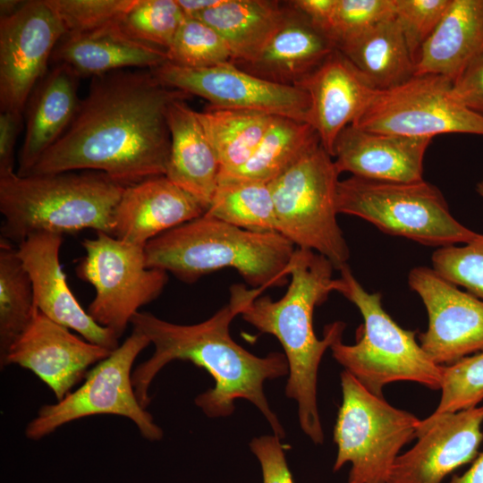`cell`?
<instances>
[{
  "label": "cell",
  "mask_w": 483,
  "mask_h": 483,
  "mask_svg": "<svg viewBox=\"0 0 483 483\" xmlns=\"http://www.w3.org/2000/svg\"><path fill=\"white\" fill-rule=\"evenodd\" d=\"M440 389L441 397L434 414L478 406L483 400V352L443 366Z\"/></svg>",
  "instance_id": "36"
},
{
  "label": "cell",
  "mask_w": 483,
  "mask_h": 483,
  "mask_svg": "<svg viewBox=\"0 0 483 483\" xmlns=\"http://www.w3.org/2000/svg\"><path fill=\"white\" fill-rule=\"evenodd\" d=\"M452 94L466 108L483 117V55L453 81Z\"/></svg>",
  "instance_id": "41"
},
{
  "label": "cell",
  "mask_w": 483,
  "mask_h": 483,
  "mask_svg": "<svg viewBox=\"0 0 483 483\" xmlns=\"http://www.w3.org/2000/svg\"><path fill=\"white\" fill-rule=\"evenodd\" d=\"M481 55L483 0H451L418 55L414 75H440L453 82Z\"/></svg>",
  "instance_id": "26"
},
{
  "label": "cell",
  "mask_w": 483,
  "mask_h": 483,
  "mask_svg": "<svg viewBox=\"0 0 483 483\" xmlns=\"http://www.w3.org/2000/svg\"><path fill=\"white\" fill-rule=\"evenodd\" d=\"M449 483H483V453L478 454L467 471L453 476Z\"/></svg>",
  "instance_id": "44"
},
{
  "label": "cell",
  "mask_w": 483,
  "mask_h": 483,
  "mask_svg": "<svg viewBox=\"0 0 483 483\" xmlns=\"http://www.w3.org/2000/svg\"><path fill=\"white\" fill-rule=\"evenodd\" d=\"M79 80L69 66L55 64L32 91L23 113L26 130L19 157V175H28L70 126L80 101Z\"/></svg>",
  "instance_id": "23"
},
{
  "label": "cell",
  "mask_w": 483,
  "mask_h": 483,
  "mask_svg": "<svg viewBox=\"0 0 483 483\" xmlns=\"http://www.w3.org/2000/svg\"><path fill=\"white\" fill-rule=\"evenodd\" d=\"M20 0H1L0 1V17L7 16L14 13L22 4Z\"/></svg>",
  "instance_id": "46"
},
{
  "label": "cell",
  "mask_w": 483,
  "mask_h": 483,
  "mask_svg": "<svg viewBox=\"0 0 483 483\" xmlns=\"http://www.w3.org/2000/svg\"><path fill=\"white\" fill-rule=\"evenodd\" d=\"M334 269L326 257L296 248L289 265L291 281L284 296L277 301L258 296L241 313L247 323L274 335L281 343L289 367L285 394L297 402L301 428L317 445L324 442L317 403L318 367L326 349L343 337L345 329L343 322H333L318 339L313 327L315 308L336 292Z\"/></svg>",
  "instance_id": "3"
},
{
  "label": "cell",
  "mask_w": 483,
  "mask_h": 483,
  "mask_svg": "<svg viewBox=\"0 0 483 483\" xmlns=\"http://www.w3.org/2000/svg\"><path fill=\"white\" fill-rule=\"evenodd\" d=\"M222 0H177L185 17L194 18L217 5Z\"/></svg>",
  "instance_id": "45"
},
{
  "label": "cell",
  "mask_w": 483,
  "mask_h": 483,
  "mask_svg": "<svg viewBox=\"0 0 483 483\" xmlns=\"http://www.w3.org/2000/svg\"><path fill=\"white\" fill-rule=\"evenodd\" d=\"M184 18L177 0H135L115 24L129 38L165 51Z\"/></svg>",
  "instance_id": "33"
},
{
  "label": "cell",
  "mask_w": 483,
  "mask_h": 483,
  "mask_svg": "<svg viewBox=\"0 0 483 483\" xmlns=\"http://www.w3.org/2000/svg\"><path fill=\"white\" fill-rule=\"evenodd\" d=\"M81 245L86 254L75 271L95 289L87 311L120 339L139 309L162 293L167 273L147 267L145 247L103 232L84 239Z\"/></svg>",
  "instance_id": "11"
},
{
  "label": "cell",
  "mask_w": 483,
  "mask_h": 483,
  "mask_svg": "<svg viewBox=\"0 0 483 483\" xmlns=\"http://www.w3.org/2000/svg\"><path fill=\"white\" fill-rule=\"evenodd\" d=\"M63 235L38 233L17 245V253L32 284L35 307L55 322L80 334L84 340L110 351L119 338L98 325L72 292L59 260Z\"/></svg>",
  "instance_id": "18"
},
{
  "label": "cell",
  "mask_w": 483,
  "mask_h": 483,
  "mask_svg": "<svg viewBox=\"0 0 483 483\" xmlns=\"http://www.w3.org/2000/svg\"><path fill=\"white\" fill-rule=\"evenodd\" d=\"M150 71L164 85L207 99L215 107L255 111L309 123L310 99L304 89L266 80L233 63L194 69L166 61Z\"/></svg>",
  "instance_id": "14"
},
{
  "label": "cell",
  "mask_w": 483,
  "mask_h": 483,
  "mask_svg": "<svg viewBox=\"0 0 483 483\" xmlns=\"http://www.w3.org/2000/svg\"><path fill=\"white\" fill-rule=\"evenodd\" d=\"M150 344L132 328L126 340L87 373L83 384L63 400L39 408L27 424L25 436L39 440L72 421L95 415H116L131 419L149 441L163 438L162 428L140 403L132 385V366Z\"/></svg>",
  "instance_id": "10"
},
{
  "label": "cell",
  "mask_w": 483,
  "mask_h": 483,
  "mask_svg": "<svg viewBox=\"0 0 483 483\" xmlns=\"http://www.w3.org/2000/svg\"><path fill=\"white\" fill-rule=\"evenodd\" d=\"M408 284L428 313V328L419 343L433 361L449 366L483 352V301L428 267L412 268Z\"/></svg>",
  "instance_id": "15"
},
{
  "label": "cell",
  "mask_w": 483,
  "mask_h": 483,
  "mask_svg": "<svg viewBox=\"0 0 483 483\" xmlns=\"http://www.w3.org/2000/svg\"><path fill=\"white\" fill-rule=\"evenodd\" d=\"M23 114L0 112V174L14 171V147L22 128Z\"/></svg>",
  "instance_id": "42"
},
{
  "label": "cell",
  "mask_w": 483,
  "mask_h": 483,
  "mask_svg": "<svg viewBox=\"0 0 483 483\" xmlns=\"http://www.w3.org/2000/svg\"><path fill=\"white\" fill-rule=\"evenodd\" d=\"M296 87L309 94V123L332 157L338 135L356 121L377 90L336 48Z\"/></svg>",
  "instance_id": "20"
},
{
  "label": "cell",
  "mask_w": 483,
  "mask_h": 483,
  "mask_svg": "<svg viewBox=\"0 0 483 483\" xmlns=\"http://www.w3.org/2000/svg\"><path fill=\"white\" fill-rule=\"evenodd\" d=\"M112 352L73 335L36 308L31 321L0 359V365H18L30 370L58 402L85 378L89 367Z\"/></svg>",
  "instance_id": "17"
},
{
  "label": "cell",
  "mask_w": 483,
  "mask_h": 483,
  "mask_svg": "<svg viewBox=\"0 0 483 483\" xmlns=\"http://www.w3.org/2000/svg\"><path fill=\"white\" fill-rule=\"evenodd\" d=\"M295 246L277 232H253L206 214L149 241L146 265L192 284L225 267L251 288L279 287L289 276Z\"/></svg>",
  "instance_id": "4"
},
{
  "label": "cell",
  "mask_w": 483,
  "mask_h": 483,
  "mask_svg": "<svg viewBox=\"0 0 483 483\" xmlns=\"http://www.w3.org/2000/svg\"><path fill=\"white\" fill-rule=\"evenodd\" d=\"M452 81L435 74L414 75L386 89H377L352 124L360 129L409 137L445 133L483 136V117L458 102Z\"/></svg>",
  "instance_id": "12"
},
{
  "label": "cell",
  "mask_w": 483,
  "mask_h": 483,
  "mask_svg": "<svg viewBox=\"0 0 483 483\" xmlns=\"http://www.w3.org/2000/svg\"><path fill=\"white\" fill-rule=\"evenodd\" d=\"M250 448L259 462L263 483H294L280 437L275 435L254 437Z\"/></svg>",
  "instance_id": "40"
},
{
  "label": "cell",
  "mask_w": 483,
  "mask_h": 483,
  "mask_svg": "<svg viewBox=\"0 0 483 483\" xmlns=\"http://www.w3.org/2000/svg\"><path fill=\"white\" fill-rule=\"evenodd\" d=\"M287 4L271 0H222L194 17L215 29L228 45L232 63L251 62L280 26Z\"/></svg>",
  "instance_id": "27"
},
{
  "label": "cell",
  "mask_w": 483,
  "mask_h": 483,
  "mask_svg": "<svg viewBox=\"0 0 483 483\" xmlns=\"http://www.w3.org/2000/svg\"><path fill=\"white\" fill-rule=\"evenodd\" d=\"M476 191L483 199V180L479 181L476 185Z\"/></svg>",
  "instance_id": "47"
},
{
  "label": "cell",
  "mask_w": 483,
  "mask_h": 483,
  "mask_svg": "<svg viewBox=\"0 0 483 483\" xmlns=\"http://www.w3.org/2000/svg\"><path fill=\"white\" fill-rule=\"evenodd\" d=\"M65 29L47 0L0 17V110L22 114Z\"/></svg>",
  "instance_id": "13"
},
{
  "label": "cell",
  "mask_w": 483,
  "mask_h": 483,
  "mask_svg": "<svg viewBox=\"0 0 483 483\" xmlns=\"http://www.w3.org/2000/svg\"><path fill=\"white\" fill-rule=\"evenodd\" d=\"M450 3L451 0H394V18L414 64L422 46L439 24Z\"/></svg>",
  "instance_id": "38"
},
{
  "label": "cell",
  "mask_w": 483,
  "mask_h": 483,
  "mask_svg": "<svg viewBox=\"0 0 483 483\" xmlns=\"http://www.w3.org/2000/svg\"><path fill=\"white\" fill-rule=\"evenodd\" d=\"M197 114L217 157L220 175L231 174L247 162L275 116L209 105Z\"/></svg>",
  "instance_id": "30"
},
{
  "label": "cell",
  "mask_w": 483,
  "mask_h": 483,
  "mask_svg": "<svg viewBox=\"0 0 483 483\" xmlns=\"http://www.w3.org/2000/svg\"><path fill=\"white\" fill-rule=\"evenodd\" d=\"M340 377L343 401L334 428L333 470L350 463L348 483H387L400 451L416 437L420 419L372 394L346 370Z\"/></svg>",
  "instance_id": "9"
},
{
  "label": "cell",
  "mask_w": 483,
  "mask_h": 483,
  "mask_svg": "<svg viewBox=\"0 0 483 483\" xmlns=\"http://www.w3.org/2000/svg\"><path fill=\"white\" fill-rule=\"evenodd\" d=\"M263 291L233 284L228 303L207 320L194 325L171 323L150 312L136 313L131 320L132 328L144 334L155 347L150 358L132 371V385L141 406L147 409L149 405V386L165 365L176 360H188L204 369L215 380L214 387L195 398L205 415L230 416L234 411V402L245 399L260 411L274 435L284 437V428L270 409L264 392L267 380L289 373L284 353L275 352L258 357L239 345L229 332L232 320Z\"/></svg>",
  "instance_id": "2"
},
{
  "label": "cell",
  "mask_w": 483,
  "mask_h": 483,
  "mask_svg": "<svg viewBox=\"0 0 483 483\" xmlns=\"http://www.w3.org/2000/svg\"><path fill=\"white\" fill-rule=\"evenodd\" d=\"M124 188L97 171L0 174L1 240L18 245L38 233L63 235L83 229L111 235Z\"/></svg>",
  "instance_id": "5"
},
{
  "label": "cell",
  "mask_w": 483,
  "mask_h": 483,
  "mask_svg": "<svg viewBox=\"0 0 483 483\" xmlns=\"http://www.w3.org/2000/svg\"><path fill=\"white\" fill-rule=\"evenodd\" d=\"M190 97L150 70L94 77L68 129L29 174L97 171L124 187L165 175L171 143L166 110L173 101Z\"/></svg>",
  "instance_id": "1"
},
{
  "label": "cell",
  "mask_w": 483,
  "mask_h": 483,
  "mask_svg": "<svg viewBox=\"0 0 483 483\" xmlns=\"http://www.w3.org/2000/svg\"><path fill=\"white\" fill-rule=\"evenodd\" d=\"M394 0H337L329 38L335 48L372 26L394 17Z\"/></svg>",
  "instance_id": "39"
},
{
  "label": "cell",
  "mask_w": 483,
  "mask_h": 483,
  "mask_svg": "<svg viewBox=\"0 0 483 483\" xmlns=\"http://www.w3.org/2000/svg\"><path fill=\"white\" fill-rule=\"evenodd\" d=\"M36 307L32 284L17 248L0 242V359L31 321Z\"/></svg>",
  "instance_id": "32"
},
{
  "label": "cell",
  "mask_w": 483,
  "mask_h": 483,
  "mask_svg": "<svg viewBox=\"0 0 483 483\" xmlns=\"http://www.w3.org/2000/svg\"><path fill=\"white\" fill-rule=\"evenodd\" d=\"M65 34H81L116 22L135 0H47Z\"/></svg>",
  "instance_id": "37"
},
{
  "label": "cell",
  "mask_w": 483,
  "mask_h": 483,
  "mask_svg": "<svg viewBox=\"0 0 483 483\" xmlns=\"http://www.w3.org/2000/svg\"><path fill=\"white\" fill-rule=\"evenodd\" d=\"M288 3L328 37L337 0H294Z\"/></svg>",
  "instance_id": "43"
},
{
  "label": "cell",
  "mask_w": 483,
  "mask_h": 483,
  "mask_svg": "<svg viewBox=\"0 0 483 483\" xmlns=\"http://www.w3.org/2000/svg\"><path fill=\"white\" fill-rule=\"evenodd\" d=\"M482 424L483 405L420 419L417 443L397 457L387 483H443L478 456Z\"/></svg>",
  "instance_id": "16"
},
{
  "label": "cell",
  "mask_w": 483,
  "mask_h": 483,
  "mask_svg": "<svg viewBox=\"0 0 483 483\" xmlns=\"http://www.w3.org/2000/svg\"><path fill=\"white\" fill-rule=\"evenodd\" d=\"M337 211L426 246L463 244L478 234L452 215L441 191L424 179L402 182L351 175L339 182Z\"/></svg>",
  "instance_id": "7"
},
{
  "label": "cell",
  "mask_w": 483,
  "mask_h": 483,
  "mask_svg": "<svg viewBox=\"0 0 483 483\" xmlns=\"http://www.w3.org/2000/svg\"><path fill=\"white\" fill-rule=\"evenodd\" d=\"M185 101L174 100L166 110L171 143L165 176L208 209L221 168L197 111Z\"/></svg>",
  "instance_id": "24"
},
{
  "label": "cell",
  "mask_w": 483,
  "mask_h": 483,
  "mask_svg": "<svg viewBox=\"0 0 483 483\" xmlns=\"http://www.w3.org/2000/svg\"><path fill=\"white\" fill-rule=\"evenodd\" d=\"M318 145L319 137L309 123L274 116L247 162L234 172L220 175L219 178L268 183Z\"/></svg>",
  "instance_id": "29"
},
{
  "label": "cell",
  "mask_w": 483,
  "mask_h": 483,
  "mask_svg": "<svg viewBox=\"0 0 483 483\" xmlns=\"http://www.w3.org/2000/svg\"><path fill=\"white\" fill-rule=\"evenodd\" d=\"M167 61L188 68H208L232 63L230 48L221 35L197 18L185 17L170 46Z\"/></svg>",
  "instance_id": "34"
},
{
  "label": "cell",
  "mask_w": 483,
  "mask_h": 483,
  "mask_svg": "<svg viewBox=\"0 0 483 483\" xmlns=\"http://www.w3.org/2000/svg\"><path fill=\"white\" fill-rule=\"evenodd\" d=\"M375 89L400 85L415 74L401 28L385 20L336 47Z\"/></svg>",
  "instance_id": "28"
},
{
  "label": "cell",
  "mask_w": 483,
  "mask_h": 483,
  "mask_svg": "<svg viewBox=\"0 0 483 483\" xmlns=\"http://www.w3.org/2000/svg\"><path fill=\"white\" fill-rule=\"evenodd\" d=\"M167 61L166 52L123 34L115 22L99 30L64 34L51 62L65 64L79 77H97L124 68L151 70Z\"/></svg>",
  "instance_id": "25"
},
{
  "label": "cell",
  "mask_w": 483,
  "mask_h": 483,
  "mask_svg": "<svg viewBox=\"0 0 483 483\" xmlns=\"http://www.w3.org/2000/svg\"><path fill=\"white\" fill-rule=\"evenodd\" d=\"M205 214L244 230L276 232L269 182L221 177Z\"/></svg>",
  "instance_id": "31"
},
{
  "label": "cell",
  "mask_w": 483,
  "mask_h": 483,
  "mask_svg": "<svg viewBox=\"0 0 483 483\" xmlns=\"http://www.w3.org/2000/svg\"><path fill=\"white\" fill-rule=\"evenodd\" d=\"M286 4L284 21L259 54L251 62L237 66L266 80L296 87L335 47L304 15L288 2Z\"/></svg>",
  "instance_id": "22"
},
{
  "label": "cell",
  "mask_w": 483,
  "mask_h": 483,
  "mask_svg": "<svg viewBox=\"0 0 483 483\" xmlns=\"http://www.w3.org/2000/svg\"><path fill=\"white\" fill-rule=\"evenodd\" d=\"M431 138L369 131L353 125L338 135L333 158L339 173L361 178L417 182L423 180V163Z\"/></svg>",
  "instance_id": "21"
},
{
  "label": "cell",
  "mask_w": 483,
  "mask_h": 483,
  "mask_svg": "<svg viewBox=\"0 0 483 483\" xmlns=\"http://www.w3.org/2000/svg\"><path fill=\"white\" fill-rule=\"evenodd\" d=\"M340 173L320 145L269 182L276 232L297 249L326 257L339 270L350 249L337 222Z\"/></svg>",
  "instance_id": "8"
},
{
  "label": "cell",
  "mask_w": 483,
  "mask_h": 483,
  "mask_svg": "<svg viewBox=\"0 0 483 483\" xmlns=\"http://www.w3.org/2000/svg\"><path fill=\"white\" fill-rule=\"evenodd\" d=\"M432 268L456 286L483 301V234L462 246L437 248L431 257Z\"/></svg>",
  "instance_id": "35"
},
{
  "label": "cell",
  "mask_w": 483,
  "mask_h": 483,
  "mask_svg": "<svg viewBox=\"0 0 483 483\" xmlns=\"http://www.w3.org/2000/svg\"><path fill=\"white\" fill-rule=\"evenodd\" d=\"M336 292L360 310L363 324L354 344L342 337L330 346L333 358L372 394L383 396L392 382L411 381L441 388L443 366L436 364L416 340V332L400 326L384 309L380 292H369L348 264L340 269Z\"/></svg>",
  "instance_id": "6"
},
{
  "label": "cell",
  "mask_w": 483,
  "mask_h": 483,
  "mask_svg": "<svg viewBox=\"0 0 483 483\" xmlns=\"http://www.w3.org/2000/svg\"><path fill=\"white\" fill-rule=\"evenodd\" d=\"M206 208L165 175L126 186L113 213L112 236L145 247L152 239L200 217Z\"/></svg>",
  "instance_id": "19"
}]
</instances>
